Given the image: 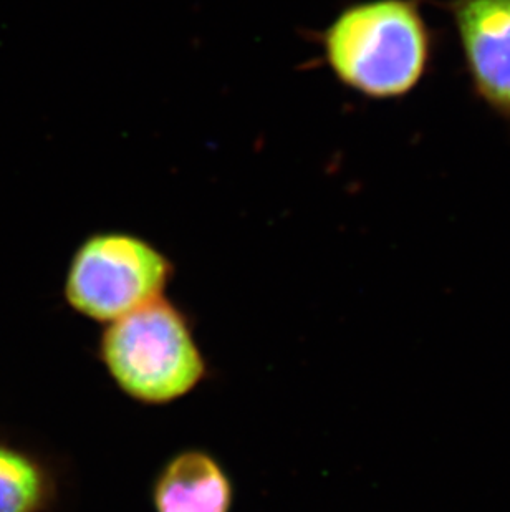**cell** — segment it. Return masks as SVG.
Masks as SVG:
<instances>
[{
    "label": "cell",
    "instance_id": "3957f363",
    "mask_svg": "<svg viewBox=\"0 0 510 512\" xmlns=\"http://www.w3.org/2000/svg\"><path fill=\"white\" fill-rule=\"evenodd\" d=\"M174 272L171 257L145 237L95 232L68 262L63 297L73 312L106 325L164 297Z\"/></svg>",
    "mask_w": 510,
    "mask_h": 512
},
{
    "label": "cell",
    "instance_id": "6da1fadb",
    "mask_svg": "<svg viewBox=\"0 0 510 512\" xmlns=\"http://www.w3.org/2000/svg\"><path fill=\"white\" fill-rule=\"evenodd\" d=\"M426 0H358L322 32L323 60L343 87L375 102H396L431 75L441 32Z\"/></svg>",
    "mask_w": 510,
    "mask_h": 512
},
{
    "label": "cell",
    "instance_id": "8992f818",
    "mask_svg": "<svg viewBox=\"0 0 510 512\" xmlns=\"http://www.w3.org/2000/svg\"><path fill=\"white\" fill-rule=\"evenodd\" d=\"M55 499L57 484L42 461L0 445V512H47Z\"/></svg>",
    "mask_w": 510,
    "mask_h": 512
},
{
    "label": "cell",
    "instance_id": "277c9868",
    "mask_svg": "<svg viewBox=\"0 0 510 512\" xmlns=\"http://www.w3.org/2000/svg\"><path fill=\"white\" fill-rule=\"evenodd\" d=\"M453 20L477 102L510 125V0H439Z\"/></svg>",
    "mask_w": 510,
    "mask_h": 512
},
{
    "label": "cell",
    "instance_id": "5b68a950",
    "mask_svg": "<svg viewBox=\"0 0 510 512\" xmlns=\"http://www.w3.org/2000/svg\"><path fill=\"white\" fill-rule=\"evenodd\" d=\"M150 496L154 512H232L236 489L221 459L186 448L164 461Z\"/></svg>",
    "mask_w": 510,
    "mask_h": 512
},
{
    "label": "cell",
    "instance_id": "7a4b0ae2",
    "mask_svg": "<svg viewBox=\"0 0 510 512\" xmlns=\"http://www.w3.org/2000/svg\"><path fill=\"white\" fill-rule=\"evenodd\" d=\"M97 353L113 385L138 405H173L209 377L191 317L166 295L106 324Z\"/></svg>",
    "mask_w": 510,
    "mask_h": 512
}]
</instances>
